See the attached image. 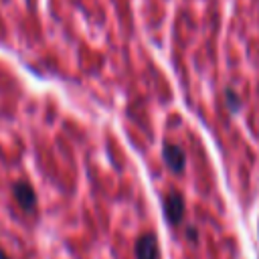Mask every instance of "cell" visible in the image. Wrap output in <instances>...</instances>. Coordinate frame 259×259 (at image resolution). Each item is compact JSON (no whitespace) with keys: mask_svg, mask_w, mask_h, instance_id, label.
Segmentation results:
<instances>
[{"mask_svg":"<svg viewBox=\"0 0 259 259\" xmlns=\"http://www.w3.org/2000/svg\"><path fill=\"white\" fill-rule=\"evenodd\" d=\"M164 212L168 217L170 223H180L182 214H184V202H182V196L178 192H170L164 200Z\"/></svg>","mask_w":259,"mask_h":259,"instance_id":"6da1fadb","label":"cell"},{"mask_svg":"<svg viewBox=\"0 0 259 259\" xmlns=\"http://www.w3.org/2000/svg\"><path fill=\"white\" fill-rule=\"evenodd\" d=\"M14 196H16L18 204H20L24 210H32V208H34V202H36L34 192H32V188L26 186L24 182H16V184H14Z\"/></svg>","mask_w":259,"mask_h":259,"instance_id":"277c9868","label":"cell"},{"mask_svg":"<svg viewBox=\"0 0 259 259\" xmlns=\"http://www.w3.org/2000/svg\"><path fill=\"white\" fill-rule=\"evenodd\" d=\"M164 162H166V166L170 170L180 172L182 166H184V154H182V150L178 146H174V144H166L164 146Z\"/></svg>","mask_w":259,"mask_h":259,"instance_id":"7a4b0ae2","label":"cell"},{"mask_svg":"<svg viewBox=\"0 0 259 259\" xmlns=\"http://www.w3.org/2000/svg\"><path fill=\"white\" fill-rule=\"evenodd\" d=\"M0 259H8V257L4 255V251H0Z\"/></svg>","mask_w":259,"mask_h":259,"instance_id":"5b68a950","label":"cell"},{"mask_svg":"<svg viewBox=\"0 0 259 259\" xmlns=\"http://www.w3.org/2000/svg\"><path fill=\"white\" fill-rule=\"evenodd\" d=\"M136 255L138 259H156L158 251H156V239L152 235H144L138 239L136 243Z\"/></svg>","mask_w":259,"mask_h":259,"instance_id":"3957f363","label":"cell"}]
</instances>
